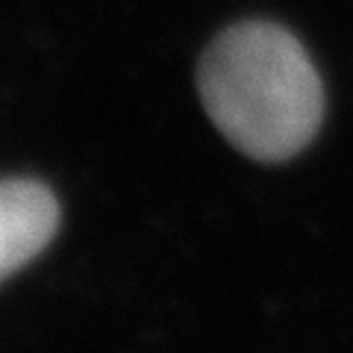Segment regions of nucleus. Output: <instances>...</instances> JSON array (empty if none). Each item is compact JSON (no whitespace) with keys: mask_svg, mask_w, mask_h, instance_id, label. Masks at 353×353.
<instances>
[{"mask_svg":"<svg viewBox=\"0 0 353 353\" xmlns=\"http://www.w3.org/2000/svg\"><path fill=\"white\" fill-rule=\"evenodd\" d=\"M197 85L230 145L262 162L301 153L324 118V88L306 50L265 21L221 32L201 62Z\"/></svg>","mask_w":353,"mask_h":353,"instance_id":"obj_1","label":"nucleus"},{"mask_svg":"<svg viewBox=\"0 0 353 353\" xmlns=\"http://www.w3.org/2000/svg\"><path fill=\"white\" fill-rule=\"evenodd\" d=\"M59 227V203L36 180L0 183V280L24 268L50 245Z\"/></svg>","mask_w":353,"mask_h":353,"instance_id":"obj_2","label":"nucleus"}]
</instances>
